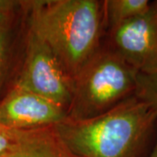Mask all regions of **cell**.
<instances>
[{
	"mask_svg": "<svg viewBox=\"0 0 157 157\" xmlns=\"http://www.w3.org/2000/svg\"><path fill=\"white\" fill-rule=\"evenodd\" d=\"M152 5L148 0H106L103 1L105 27L109 32L121 25L146 12Z\"/></svg>",
	"mask_w": 157,
	"mask_h": 157,
	"instance_id": "cell-9",
	"label": "cell"
},
{
	"mask_svg": "<svg viewBox=\"0 0 157 157\" xmlns=\"http://www.w3.org/2000/svg\"><path fill=\"white\" fill-rule=\"evenodd\" d=\"M67 118L64 107L18 86H12L0 100V123L13 130L54 127Z\"/></svg>",
	"mask_w": 157,
	"mask_h": 157,
	"instance_id": "cell-6",
	"label": "cell"
},
{
	"mask_svg": "<svg viewBox=\"0 0 157 157\" xmlns=\"http://www.w3.org/2000/svg\"><path fill=\"white\" fill-rule=\"evenodd\" d=\"M138 73L115 52L99 51L73 79L67 118L84 121L109 111L135 95Z\"/></svg>",
	"mask_w": 157,
	"mask_h": 157,
	"instance_id": "cell-3",
	"label": "cell"
},
{
	"mask_svg": "<svg viewBox=\"0 0 157 157\" xmlns=\"http://www.w3.org/2000/svg\"><path fill=\"white\" fill-rule=\"evenodd\" d=\"M13 86L30 90L67 111L72 101L73 79L49 46L26 25L22 56Z\"/></svg>",
	"mask_w": 157,
	"mask_h": 157,
	"instance_id": "cell-4",
	"label": "cell"
},
{
	"mask_svg": "<svg viewBox=\"0 0 157 157\" xmlns=\"http://www.w3.org/2000/svg\"><path fill=\"white\" fill-rule=\"evenodd\" d=\"M1 157H82L73 152L54 127L19 131L16 146Z\"/></svg>",
	"mask_w": 157,
	"mask_h": 157,
	"instance_id": "cell-8",
	"label": "cell"
},
{
	"mask_svg": "<svg viewBox=\"0 0 157 157\" xmlns=\"http://www.w3.org/2000/svg\"><path fill=\"white\" fill-rule=\"evenodd\" d=\"M110 33V48L138 73L157 75V1Z\"/></svg>",
	"mask_w": 157,
	"mask_h": 157,
	"instance_id": "cell-5",
	"label": "cell"
},
{
	"mask_svg": "<svg viewBox=\"0 0 157 157\" xmlns=\"http://www.w3.org/2000/svg\"><path fill=\"white\" fill-rule=\"evenodd\" d=\"M67 146L82 157H140L157 132V113L132 95L97 117L54 126Z\"/></svg>",
	"mask_w": 157,
	"mask_h": 157,
	"instance_id": "cell-2",
	"label": "cell"
},
{
	"mask_svg": "<svg viewBox=\"0 0 157 157\" xmlns=\"http://www.w3.org/2000/svg\"><path fill=\"white\" fill-rule=\"evenodd\" d=\"M135 95L149 104L157 113V75L138 73Z\"/></svg>",
	"mask_w": 157,
	"mask_h": 157,
	"instance_id": "cell-10",
	"label": "cell"
},
{
	"mask_svg": "<svg viewBox=\"0 0 157 157\" xmlns=\"http://www.w3.org/2000/svg\"><path fill=\"white\" fill-rule=\"evenodd\" d=\"M25 25L49 46L73 79L101 49L103 1H23Z\"/></svg>",
	"mask_w": 157,
	"mask_h": 157,
	"instance_id": "cell-1",
	"label": "cell"
},
{
	"mask_svg": "<svg viewBox=\"0 0 157 157\" xmlns=\"http://www.w3.org/2000/svg\"><path fill=\"white\" fill-rule=\"evenodd\" d=\"M19 131L9 128L0 123V157L16 146Z\"/></svg>",
	"mask_w": 157,
	"mask_h": 157,
	"instance_id": "cell-11",
	"label": "cell"
},
{
	"mask_svg": "<svg viewBox=\"0 0 157 157\" xmlns=\"http://www.w3.org/2000/svg\"><path fill=\"white\" fill-rule=\"evenodd\" d=\"M148 157H157V132L156 135H155V140L154 142V146L152 147V150Z\"/></svg>",
	"mask_w": 157,
	"mask_h": 157,
	"instance_id": "cell-13",
	"label": "cell"
},
{
	"mask_svg": "<svg viewBox=\"0 0 157 157\" xmlns=\"http://www.w3.org/2000/svg\"><path fill=\"white\" fill-rule=\"evenodd\" d=\"M25 30L23 8L0 26V100L13 86L22 56Z\"/></svg>",
	"mask_w": 157,
	"mask_h": 157,
	"instance_id": "cell-7",
	"label": "cell"
},
{
	"mask_svg": "<svg viewBox=\"0 0 157 157\" xmlns=\"http://www.w3.org/2000/svg\"><path fill=\"white\" fill-rule=\"evenodd\" d=\"M22 9V1L0 0V26L14 17Z\"/></svg>",
	"mask_w": 157,
	"mask_h": 157,
	"instance_id": "cell-12",
	"label": "cell"
}]
</instances>
